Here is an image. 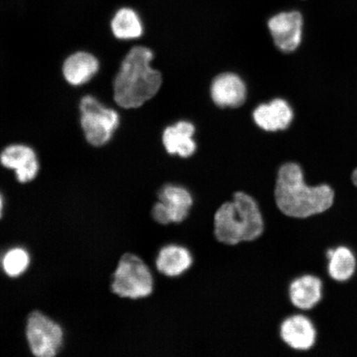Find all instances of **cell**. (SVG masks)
Wrapping results in <instances>:
<instances>
[{"mask_svg":"<svg viewBox=\"0 0 357 357\" xmlns=\"http://www.w3.org/2000/svg\"><path fill=\"white\" fill-rule=\"evenodd\" d=\"M335 192L326 185L310 186L302 167L296 162L281 166L274 188V202L284 216L305 220L328 211L334 204Z\"/></svg>","mask_w":357,"mask_h":357,"instance_id":"cell-1","label":"cell"},{"mask_svg":"<svg viewBox=\"0 0 357 357\" xmlns=\"http://www.w3.org/2000/svg\"><path fill=\"white\" fill-rule=\"evenodd\" d=\"M213 229L214 238L221 245L254 243L265 234V215L252 195L236 191L214 212Z\"/></svg>","mask_w":357,"mask_h":357,"instance_id":"cell-2","label":"cell"},{"mask_svg":"<svg viewBox=\"0 0 357 357\" xmlns=\"http://www.w3.org/2000/svg\"><path fill=\"white\" fill-rule=\"evenodd\" d=\"M153 58V51L142 46L125 56L114 82V100L121 108H139L158 93L162 77L151 66Z\"/></svg>","mask_w":357,"mask_h":357,"instance_id":"cell-3","label":"cell"},{"mask_svg":"<svg viewBox=\"0 0 357 357\" xmlns=\"http://www.w3.org/2000/svg\"><path fill=\"white\" fill-rule=\"evenodd\" d=\"M112 290L117 296L131 300L151 296L154 278L149 266L135 254H124L114 272Z\"/></svg>","mask_w":357,"mask_h":357,"instance_id":"cell-4","label":"cell"},{"mask_svg":"<svg viewBox=\"0 0 357 357\" xmlns=\"http://www.w3.org/2000/svg\"><path fill=\"white\" fill-rule=\"evenodd\" d=\"M79 110L80 123L89 144L95 146L108 144L119 126L118 112L107 108L92 96L82 98Z\"/></svg>","mask_w":357,"mask_h":357,"instance_id":"cell-5","label":"cell"},{"mask_svg":"<svg viewBox=\"0 0 357 357\" xmlns=\"http://www.w3.org/2000/svg\"><path fill=\"white\" fill-rule=\"evenodd\" d=\"M193 206V195L185 186L167 184L158 191L151 217L159 225H180L189 218Z\"/></svg>","mask_w":357,"mask_h":357,"instance_id":"cell-6","label":"cell"},{"mask_svg":"<svg viewBox=\"0 0 357 357\" xmlns=\"http://www.w3.org/2000/svg\"><path fill=\"white\" fill-rule=\"evenodd\" d=\"M26 334L30 350L37 357L55 356L63 344L60 326L38 311L29 316Z\"/></svg>","mask_w":357,"mask_h":357,"instance_id":"cell-7","label":"cell"},{"mask_svg":"<svg viewBox=\"0 0 357 357\" xmlns=\"http://www.w3.org/2000/svg\"><path fill=\"white\" fill-rule=\"evenodd\" d=\"M275 47L290 53L300 47L303 38V19L298 11L281 12L272 16L267 22Z\"/></svg>","mask_w":357,"mask_h":357,"instance_id":"cell-8","label":"cell"},{"mask_svg":"<svg viewBox=\"0 0 357 357\" xmlns=\"http://www.w3.org/2000/svg\"><path fill=\"white\" fill-rule=\"evenodd\" d=\"M279 337L292 350L305 351L315 345L317 330L307 316L294 314L280 324Z\"/></svg>","mask_w":357,"mask_h":357,"instance_id":"cell-9","label":"cell"},{"mask_svg":"<svg viewBox=\"0 0 357 357\" xmlns=\"http://www.w3.org/2000/svg\"><path fill=\"white\" fill-rule=\"evenodd\" d=\"M193 254L185 245L169 243L159 250L155 266L160 275L167 278H178L194 265Z\"/></svg>","mask_w":357,"mask_h":357,"instance_id":"cell-10","label":"cell"},{"mask_svg":"<svg viewBox=\"0 0 357 357\" xmlns=\"http://www.w3.org/2000/svg\"><path fill=\"white\" fill-rule=\"evenodd\" d=\"M4 167L15 169L17 181L28 183L34 180L39 172V162L30 146L13 144L6 147L0 155Z\"/></svg>","mask_w":357,"mask_h":357,"instance_id":"cell-11","label":"cell"},{"mask_svg":"<svg viewBox=\"0 0 357 357\" xmlns=\"http://www.w3.org/2000/svg\"><path fill=\"white\" fill-rule=\"evenodd\" d=\"M247 93L243 79L235 73L218 75L213 79L211 87L212 100L221 108H238L247 99Z\"/></svg>","mask_w":357,"mask_h":357,"instance_id":"cell-12","label":"cell"},{"mask_svg":"<svg viewBox=\"0 0 357 357\" xmlns=\"http://www.w3.org/2000/svg\"><path fill=\"white\" fill-rule=\"evenodd\" d=\"M252 117L257 126L266 132L285 130L291 124L294 112L287 101L275 99L267 104L258 105Z\"/></svg>","mask_w":357,"mask_h":357,"instance_id":"cell-13","label":"cell"},{"mask_svg":"<svg viewBox=\"0 0 357 357\" xmlns=\"http://www.w3.org/2000/svg\"><path fill=\"white\" fill-rule=\"evenodd\" d=\"M288 296L291 305L297 310H311L322 300V280L312 275L298 276L289 284Z\"/></svg>","mask_w":357,"mask_h":357,"instance_id":"cell-14","label":"cell"},{"mask_svg":"<svg viewBox=\"0 0 357 357\" xmlns=\"http://www.w3.org/2000/svg\"><path fill=\"white\" fill-rule=\"evenodd\" d=\"M195 128L188 121H180L165 129L162 142L169 155L190 158L195 153L197 145L194 140Z\"/></svg>","mask_w":357,"mask_h":357,"instance_id":"cell-15","label":"cell"},{"mask_svg":"<svg viewBox=\"0 0 357 357\" xmlns=\"http://www.w3.org/2000/svg\"><path fill=\"white\" fill-rule=\"evenodd\" d=\"M100 62L97 58L86 52H79L70 56L63 64V75L71 86L86 84L97 74Z\"/></svg>","mask_w":357,"mask_h":357,"instance_id":"cell-16","label":"cell"},{"mask_svg":"<svg viewBox=\"0 0 357 357\" xmlns=\"http://www.w3.org/2000/svg\"><path fill=\"white\" fill-rule=\"evenodd\" d=\"M326 258L328 261V275L337 282H344L355 274L356 258L351 249L344 245L328 249L326 252Z\"/></svg>","mask_w":357,"mask_h":357,"instance_id":"cell-17","label":"cell"},{"mask_svg":"<svg viewBox=\"0 0 357 357\" xmlns=\"http://www.w3.org/2000/svg\"><path fill=\"white\" fill-rule=\"evenodd\" d=\"M111 29L119 40H133L144 33V22L138 13L131 8L124 7L115 13L111 21Z\"/></svg>","mask_w":357,"mask_h":357,"instance_id":"cell-18","label":"cell"},{"mask_svg":"<svg viewBox=\"0 0 357 357\" xmlns=\"http://www.w3.org/2000/svg\"><path fill=\"white\" fill-rule=\"evenodd\" d=\"M29 261V253L25 250L22 248L12 249L3 257V270L10 278H17L26 270Z\"/></svg>","mask_w":357,"mask_h":357,"instance_id":"cell-19","label":"cell"},{"mask_svg":"<svg viewBox=\"0 0 357 357\" xmlns=\"http://www.w3.org/2000/svg\"><path fill=\"white\" fill-rule=\"evenodd\" d=\"M351 182L357 188V167L352 172L351 174Z\"/></svg>","mask_w":357,"mask_h":357,"instance_id":"cell-20","label":"cell"},{"mask_svg":"<svg viewBox=\"0 0 357 357\" xmlns=\"http://www.w3.org/2000/svg\"><path fill=\"white\" fill-rule=\"evenodd\" d=\"M2 208H3V200H2L1 196H0V218H1Z\"/></svg>","mask_w":357,"mask_h":357,"instance_id":"cell-21","label":"cell"}]
</instances>
